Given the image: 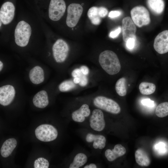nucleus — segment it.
<instances>
[{
	"label": "nucleus",
	"mask_w": 168,
	"mask_h": 168,
	"mask_svg": "<svg viewBox=\"0 0 168 168\" xmlns=\"http://www.w3.org/2000/svg\"><path fill=\"white\" fill-rule=\"evenodd\" d=\"M66 9L64 0H51L48 8V16L52 21H57L64 15Z\"/></svg>",
	"instance_id": "nucleus-6"
},
{
	"label": "nucleus",
	"mask_w": 168,
	"mask_h": 168,
	"mask_svg": "<svg viewBox=\"0 0 168 168\" xmlns=\"http://www.w3.org/2000/svg\"><path fill=\"white\" fill-rule=\"evenodd\" d=\"M30 26L26 21L22 20L16 25L14 33L16 44L21 47L26 46L28 44L31 34Z\"/></svg>",
	"instance_id": "nucleus-2"
},
{
	"label": "nucleus",
	"mask_w": 168,
	"mask_h": 168,
	"mask_svg": "<svg viewBox=\"0 0 168 168\" xmlns=\"http://www.w3.org/2000/svg\"><path fill=\"white\" fill-rule=\"evenodd\" d=\"M82 73L80 69L76 68L72 72V75L74 77H78Z\"/></svg>",
	"instance_id": "nucleus-35"
},
{
	"label": "nucleus",
	"mask_w": 168,
	"mask_h": 168,
	"mask_svg": "<svg viewBox=\"0 0 168 168\" xmlns=\"http://www.w3.org/2000/svg\"><path fill=\"white\" fill-rule=\"evenodd\" d=\"M121 14V12L119 11H112L109 12L108 16L110 18H113L119 16Z\"/></svg>",
	"instance_id": "nucleus-33"
},
{
	"label": "nucleus",
	"mask_w": 168,
	"mask_h": 168,
	"mask_svg": "<svg viewBox=\"0 0 168 168\" xmlns=\"http://www.w3.org/2000/svg\"><path fill=\"white\" fill-rule=\"evenodd\" d=\"M126 82L125 78L123 77L119 79L116 83L115 89L117 93L120 96H124L126 94Z\"/></svg>",
	"instance_id": "nucleus-25"
},
{
	"label": "nucleus",
	"mask_w": 168,
	"mask_h": 168,
	"mask_svg": "<svg viewBox=\"0 0 168 168\" xmlns=\"http://www.w3.org/2000/svg\"><path fill=\"white\" fill-rule=\"evenodd\" d=\"M73 81L75 84H79L80 81V78L78 77H74Z\"/></svg>",
	"instance_id": "nucleus-38"
},
{
	"label": "nucleus",
	"mask_w": 168,
	"mask_h": 168,
	"mask_svg": "<svg viewBox=\"0 0 168 168\" xmlns=\"http://www.w3.org/2000/svg\"><path fill=\"white\" fill-rule=\"evenodd\" d=\"M86 141L89 143L93 142V147L95 149H102L106 145V139L103 135L89 133L85 137Z\"/></svg>",
	"instance_id": "nucleus-14"
},
{
	"label": "nucleus",
	"mask_w": 168,
	"mask_h": 168,
	"mask_svg": "<svg viewBox=\"0 0 168 168\" xmlns=\"http://www.w3.org/2000/svg\"><path fill=\"white\" fill-rule=\"evenodd\" d=\"M156 115L163 118L168 115V102H164L159 104L155 110Z\"/></svg>",
	"instance_id": "nucleus-26"
},
{
	"label": "nucleus",
	"mask_w": 168,
	"mask_h": 168,
	"mask_svg": "<svg viewBox=\"0 0 168 168\" xmlns=\"http://www.w3.org/2000/svg\"><path fill=\"white\" fill-rule=\"evenodd\" d=\"M90 127L96 132H102L105 129V122L104 113L99 109H95L93 111L89 120Z\"/></svg>",
	"instance_id": "nucleus-9"
},
{
	"label": "nucleus",
	"mask_w": 168,
	"mask_h": 168,
	"mask_svg": "<svg viewBox=\"0 0 168 168\" xmlns=\"http://www.w3.org/2000/svg\"><path fill=\"white\" fill-rule=\"evenodd\" d=\"M135 160L137 163L142 166H148L150 163V158L146 152L142 148H139L135 153Z\"/></svg>",
	"instance_id": "nucleus-20"
},
{
	"label": "nucleus",
	"mask_w": 168,
	"mask_h": 168,
	"mask_svg": "<svg viewBox=\"0 0 168 168\" xmlns=\"http://www.w3.org/2000/svg\"><path fill=\"white\" fill-rule=\"evenodd\" d=\"M15 94L14 87L10 85H6L0 88V104L3 106L9 105L13 100Z\"/></svg>",
	"instance_id": "nucleus-13"
},
{
	"label": "nucleus",
	"mask_w": 168,
	"mask_h": 168,
	"mask_svg": "<svg viewBox=\"0 0 168 168\" xmlns=\"http://www.w3.org/2000/svg\"><path fill=\"white\" fill-rule=\"evenodd\" d=\"M75 84L72 80H68L62 82L59 86L58 88L61 92L69 91L75 87Z\"/></svg>",
	"instance_id": "nucleus-27"
},
{
	"label": "nucleus",
	"mask_w": 168,
	"mask_h": 168,
	"mask_svg": "<svg viewBox=\"0 0 168 168\" xmlns=\"http://www.w3.org/2000/svg\"><path fill=\"white\" fill-rule=\"evenodd\" d=\"M54 57L57 63L64 61L68 56L69 48L67 43L62 39L57 40L52 47Z\"/></svg>",
	"instance_id": "nucleus-8"
},
{
	"label": "nucleus",
	"mask_w": 168,
	"mask_h": 168,
	"mask_svg": "<svg viewBox=\"0 0 168 168\" xmlns=\"http://www.w3.org/2000/svg\"><path fill=\"white\" fill-rule=\"evenodd\" d=\"M136 28L131 18L127 16L122 21V32L124 41L126 42L130 38H136Z\"/></svg>",
	"instance_id": "nucleus-12"
},
{
	"label": "nucleus",
	"mask_w": 168,
	"mask_h": 168,
	"mask_svg": "<svg viewBox=\"0 0 168 168\" xmlns=\"http://www.w3.org/2000/svg\"><path fill=\"white\" fill-rule=\"evenodd\" d=\"M88 158L86 155L83 153L77 154L70 164L69 168H79L84 166L87 162Z\"/></svg>",
	"instance_id": "nucleus-22"
},
{
	"label": "nucleus",
	"mask_w": 168,
	"mask_h": 168,
	"mask_svg": "<svg viewBox=\"0 0 168 168\" xmlns=\"http://www.w3.org/2000/svg\"><path fill=\"white\" fill-rule=\"evenodd\" d=\"M15 12V7L12 2H4L0 9V23L5 25L9 24L14 19Z\"/></svg>",
	"instance_id": "nucleus-10"
},
{
	"label": "nucleus",
	"mask_w": 168,
	"mask_h": 168,
	"mask_svg": "<svg viewBox=\"0 0 168 168\" xmlns=\"http://www.w3.org/2000/svg\"><path fill=\"white\" fill-rule=\"evenodd\" d=\"M84 168H96L97 166L96 164L94 163H91L89 165H86L85 166Z\"/></svg>",
	"instance_id": "nucleus-37"
},
{
	"label": "nucleus",
	"mask_w": 168,
	"mask_h": 168,
	"mask_svg": "<svg viewBox=\"0 0 168 168\" xmlns=\"http://www.w3.org/2000/svg\"><path fill=\"white\" fill-rule=\"evenodd\" d=\"M17 145L15 138H10L6 140L3 143L0 149L1 156L4 157H8L12 152Z\"/></svg>",
	"instance_id": "nucleus-19"
},
{
	"label": "nucleus",
	"mask_w": 168,
	"mask_h": 168,
	"mask_svg": "<svg viewBox=\"0 0 168 168\" xmlns=\"http://www.w3.org/2000/svg\"><path fill=\"white\" fill-rule=\"evenodd\" d=\"M87 15L93 24L98 25L101 22V17L99 15V7H91L88 10Z\"/></svg>",
	"instance_id": "nucleus-23"
},
{
	"label": "nucleus",
	"mask_w": 168,
	"mask_h": 168,
	"mask_svg": "<svg viewBox=\"0 0 168 168\" xmlns=\"http://www.w3.org/2000/svg\"><path fill=\"white\" fill-rule=\"evenodd\" d=\"M82 72L85 75H86L89 73L88 68L86 66H82L80 68Z\"/></svg>",
	"instance_id": "nucleus-36"
},
{
	"label": "nucleus",
	"mask_w": 168,
	"mask_h": 168,
	"mask_svg": "<svg viewBox=\"0 0 168 168\" xmlns=\"http://www.w3.org/2000/svg\"><path fill=\"white\" fill-rule=\"evenodd\" d=\"M90 114L91 110L89 105L86 104H84L79 109L72 113V119L75 122L82 123L85 121L86 118L90 116Z\"/></svg>",
	"instance_id": "nucleus-16"
},
{
	"label": "nucleus",
	"mask_w": 168,
	"mask_h": 168,
	"mask_svg": "<svg viewBox=\"0 0 168 168\" xmlns=\"http://www.w3.org/2000/svg\"><path fill=\"white\" fill-rule=\"evenodd\" d=\"M99 15L101 18L105 17L108 13L107 9L104 7H99Z\"/></svg>",
	"instance_id": "nucleus-34"
},
{
	"label": "nucleus",
	"mask_w": 168,
	"mask_h": 168,
	"mask_svg": "<svg viewBox=\"0 0 168 168\" xmlns=\"http://www.w3.org/2000/svg\"><path fill=\"white\" fill-rule=\"evenodd\" d=\"M36 137L39 140L44 142L52 141L56 138L58 135L57 129L52 125L42 124L35 130Z\"/></svg>",
	"instance_id": "nucleus-5"
},
{
	"label": "nucleus",
	"mask_w": 168,
	"mask_h": 168,
	"mask_svg": "<svg viewBox=\"0 0 168 168\" xmlns=\"http://www.w3.org/2000/svg\"><path fill=\"white\" fill-rule=\"evenodd\" d=\"M49 166L48 161L43 157H39L35 160L34 164L35 168H48Z\"/></svg>",
	"instance_id": "nucleus-28"
},
{
	"label": "nucleus",
	"mask_w": 168,
	"mask_h": 168,
	"mask_svg": "<svg viewBox=\"0 0 168 168\" xmlns=\"http://www.w3.org/2000/svg\"><path fill=\"white\" fill-rule=\"evenodd\" d=\"M83 8L78 3L70 4L67 8V15L66 19L67 26L70 28L75 26L78 23L82 15Z\"/></svg>",
	"instance_id": "nucleus-7"
},
{
	"label": "nucleus",
	"mask_w": 168,
	"mask_h": 168,
	"mask_svg": "<svg viewBox=\"0 0 168 168\" xmlns=\"http://www.w3.org/2000/svg\"><path fill=\"white\" fill-rule=\"evenodd\" d=\"M131 19L135 25L139 27L148 25L151 21L147 9L142 6H138L131 10Z\"/></svg>",
	"instance_id": "nucleus-4"
},
{
	"label": "nucleus",
	"mask_w": 168,
	"mask_h": 168,
	"mask_svg": "<svg viewBox=\"0 0 168 168\" xmlns=\"http://www.w3.org/2000/svg\"><path fill=\"white\" fill-rule=\"evenodd\" d=\"M33 102L34 105L40 108L46 107L49 104V100L47 92L41 91L36 93L34 96Z\"/></svg>",
	"instance_id": "nucleus-17"
},
{
	"label": "nucleus",
	"mask_w": 168,
	"mask_h": 168,
	"mask_svg": "<svg viewBox=\"0 0 168 168\" xmlns=\"http://www.w3.org/2000/svg\"><path fill=\"white\" fill-rule=\"evenodd\" d=\"M153 46L159 54H164L168 52V30L163 31L156 36Z\"/></svg>",
	"instance_id": "nucleus-11"
},
{
	"label": "nucleus",
	"mask_w": 168,
	"mask_h": 168,
	"mask_svg": "<svg viewBox=\"0 0 168 168\" xmlns=\"http://www.w3.org/2000/svg\"><path fill=\"white\" fill-rule=\"evenodd\" d=\"M141 103L143 105L152 107L154 106V102L149 98H145L142 100Z\"/></svg>",
	"instance_id": "nucleus-30"
},
{
	"label": "nucleus",
	"mask_w": 168,
	"mask_h": 168,
	"mask_svg": "<svg viewBox=\"0 0 168 168\" xmlns=\"http://www.w3.org/2000/svg\"><path fill=\"white\" fill-rule=\"evenodd\" d=\"M126 152L125 148L120 144L115 145L112 149H107L105 152V155L107 159L112 162L119 157L124 155Z\"/></svg>",
	"instance_id": "nucleus-15"
},
{
	"label": "nucleus",
	"mask_w": 168,
	"mask_h": 168,
	"mask_svg": "<svg viewBox=\"0 0 168 168\" xmlns=\"http://www.w3.org/2000/svg\"><path fill=\"white\" fill-rule=\"evenodd\" d=\"M99 62L102 68L110 75L116 74L121 69L118 56L112 51L106 50L102 52L99 56Z\"/></svg>",
	"instance_id": "nucleus-1"
},
{
	"label": "nucleus",
	"mask_w": 168,
	"mask_h": 168,
	"mask_svg": "<svg viewBox=\"0 0 168 168\" xmlns=\"http://www.w3.org/2000/svg\"><path fill=\"white\" fill-rule=\"evenodd\" d=\"M3 67V63L2 62L0 61V71H1Z\"/></svg>",
	"instance_id": "nucleus-39"
},
{
	"label": "nucleus",
	"mask_w": 168,
	"mask_h": 168,
	"mask_svg": "<svg viewBox=\"0 0 168 168\" xmlns=\"http://www.w3.org/2000/svg\"><path fill=\"white\" fill-rule=\"evenodd\" d=\"M139 88L141 94L149 95L153 93L156 89L155 85L152 83L142 82L140 83Z\"/></svg>",
	"instance_id": "nucleus-24"
},
{
	"label": "nucleus",
	"mask_w": 168,
	"mask_h": 168,
	"mask_svg": "<svg viewBox=\"0 0 168 168\" xmlns=\"http://www.w3.org/2000/svg\"><path fill=\"white\" fill-rule=\"evenodd\" d=\"M29 77L33 83L39 84L43 82L44 80V71L40 67L35 66L30 70Z\"/></svg>",
	"instance_id": "nucleus-18"
},
{
	"label": "nucleus",
	"mask_w": 168,
	"mask_h": 168,
	"mask_svg": "<svg viewBox=\"0 0 168 168\" xmlns=\"http://www.w3.org/2000/svg\"><path fill=\"white\" fill-rule=\"evenodd\" d=\"M136 38H130L128 39L126 43L127 47L129 49H133L134 46Z\"/></svg>",
	"instance_id": "nucleus-32"
},
{
	"label": "nucleus",
	"mask_w": 168,
	"mask_h": 168,
	"mask_svg": "<svg viewBox=\"0 0 168 168\" xmlns=\"http://www.w3.org/2000/svg\"><path fill=\"white\" fill-rule=\"evenodd\" d=\"M121 30V28L120 26H119L114 30L111 31L109 34V37L112 38H115L117 37Z\"/></svg>",
	"instance_id": "nucleus-31"
},
{
	"label": "nucleus",
	"mask_w": 168,
	"mask_h": 168,
	"mask_svg": "<svg viewBox=\"0 0 168 168\" xmlns=\"http://www.w3.org/2000/svg\"><path fill=\"white\" fill-rule=\"evenodd\" d=\"M147 3L150 10L156 14H161L164 10L165 4L163 0H147Z\"/></svg>",
	"instance_id": "nucleus-21"
},
{
	"label": "nucleus",
	"mask_w": 168,
	"mask_h": 168,
	"mask_svg": "<svg viewBox=\"0 0 168 168\" xmlns=\"http://www.w3.org/2000/svg\"><path fill=\"white\" fill-rule=\"evenodd\" d=\"M78 77L80 78V81L79 83V85L82 86H86L88 82V79L86 75H84L82 72Z\"/></svg>",
	"instance_id": "nucleus-29"
},
{
	"label": "nucleus",
	"mask_w": 168,
	"mask_h": 168,
	"mask_svg": "<svg viewBox=\"0 0 168 168\" xmlns=\"http://www.w3.org/2000/svg\"><path fill=\"white\" fill-rule=\"evenodd\" d=\"M93 102L97 108L112 114H118L121 111L119 105L116 101L104 96L96 97Z\"/></svg>",
	"instance_id": "nucleus-3"
}]
</instances>
